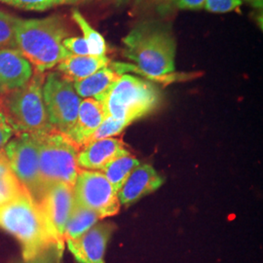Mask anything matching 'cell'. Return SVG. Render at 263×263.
I'll list each match as a JSON object with an SVG mask.
<instances>
[{"label":"cell","mask_w":263,"mask_h":263,"mask_svg":"<svg viewBox=\"0 0 263 263\" xmlns=\"http://www.w3.org/2000/svg\"><path fill=\"white\" fill-rule=\"evenodd\" d=\"M123 56L134 63H113L121 74L137 72L156 81L172 79L176 70L177 41L166 23L147 20L139 23L122 39Z\"/></svg>","instance_id":"cell-1"},{"label":"cell","mask_w":263,"mask_h":263,"mask_svg":"<svg viewBox=\"0 0 263 263\" xmlns=\"http://www.w3.org/2000/svg\"><path fill=\"white\" fill-rule=\"evenodd\" d=\"M69 37L65 20L60 16L41 19H20L16 23L17 49L35 71L44 73L71 54L64 47Z\"/></svg>","instance_id":"cell-2"},{"label":"cell","mask_w":263,"mask_h":263,"mask_svg":"<svg viewBox=\"0 0 263 263\" xmlns=\"http://www.w3.org/2000/svg\"><path fill=\"white\" fill-rule=\"evenodd\" d=\"M0 228L14 236L22 246L23 259L28 260L58 244L37 202L26 193L0 207Z\"/></svg>","instance_id":"cell-3"},{"label":"cell","mask_w":263,"mask_h":263,"mask_svg":"<svg viewBox=\"0 0 263 263\" xmlns=\"http://www.w3.org/2000/svg\"><path fill=\"white\" fill-rule=\"evenodd\" d=\"M44 79V73L35 71L27 84L3 95L0 105L15 135L27 133L41 136L55 130L43 101Z\"/></svg>","instance_id":"cell-4"},{"label":"cell","mask_w":263,"mask_h":263,"mask_svg":"<svg viewBox=\"0 0 263 263\" xmlns=\"http://www.w3.org/2000/svg\"><path fill=\"white\" fill-rule=\"evenodd\" d=\"M106 116L130 126L157 109L161 103L159 89L149 81L125 73L100 101Z\"/></svg>","instance_id":"cell-5"},{"label":"cell","mask_w":263,"mask_h":263,"mask_svg":"<svg viewBox=\"0 0 263 263\" xmlns=\"http://www.w3.org/2000/svg\"><path fill=\"white\" fill-rule=\"evenodd\" d=\"M38 141L39 169L45 185L63 182L74 185L79 167V148L63 133L53 130L35 136Z\"/></svg>","instance_id":"cell-6"},{"label":"cell","mask_w":263,"mask_h":263,"mask_svg":"<svg viewBox=\"0 0 263 263\" xmlns=\"http://www.w3.org/2000/svg\"><path fill=\"white\" fill-rule=\"evenodd\" d=\"M42 93L50 124L56 131L68 136L76 125L82 101L73 82L58 71L50 72L45 76Z\"/></svg>","instance_id":"cell-7"},{"label":"cell","mask_w":263,"mask_h":263,"mask_svg":"<svg viewBox=\"0 0 263 263\" xmlns=\"http://www.w3.org/2000/svg\"><path fill=\"white\" fill-rule=\"evenodd\" d=\"M3 149L13 173L38 203L47 186L39 169L36 137L27 133L16 135V138L10 140Z\"/></svg>","instance_id":"cell-8"},{"label":"cell","mask_w":263,"mask_h":263,"mask_svg":"<svg viewBox=\"0 0 263 263\" xmlns=\"http://www.w3.org/2000/svg\"><path fill=\"white\" fill-rule=\"evenodd\" d=\"M73 197L74 204L93 211L100 219L117 215L121 208L118 193L101 171L79 170Z\"/></svg>","instance_id":"cell-9"},{"label":"cell","mask_w":263,"mask_h":263,"mask_svg":"<svg viewBox=\"0 0 263 263\" xmlns=\"http://www.w3.org/2000/svg\"><path fill=\"white\" fill-rule=\"evenodd\" d=\"M57 243L65 246V230L74 206L73 186L57 182L49 184L38 202Z\"/></svg>","instance_id":"cell-10"},{"label":"cell","mask_w":263,"mask_h":263,"mask_svg":"<svg viewBox=\"0 0 263 263\" xmlns=\"http://www.w3.org/2000/svg\"><path fill=\"white\" fill-rule=\"evenodd\" d=\"M113 229L111 223H97L79 238L66 240L67 248L79 263H105V250Z\"/></svg>","instance_id":"cell-11"},{"label":"cell","mask_w":263,"mask_h":263,"mask_svg":"<svg viewBox=\"0 0 263 263\" xmlns=\"http://www.w3.org/2000/svg\"><path fill=\"white\" fill-rule=\"evenodd\" d=\"M131 154L121 139L108 138L87 143L78 152L77 164L79 169L102 171L118 157Z\"/></svg>","instance_id":"cell-12"},{"label":"cell","mask_w":263,"mask_h":263,"mask_svg":"<svg viewBox=\"0 0 263 263\" xmlns=\"http://www.w3.org/2000/svg\"><path fill=\"white\" fill-rule=\"evenodd\" d=\"M164 183V179L149 164H140L134 170L118 192L121 206L128 207L152 192Z\"/></svg>","instance_id":"cell-13"},{"label":"cell","mask_w":263,"mask_h":263,"mask_svg":"<svg viewBox=\"0 0 263 263\" xmlns=\"http://www.w3.org/2000/svg\"><path fill=\"white\" fill-rule=\"evenodd\" d=\"M32 76V66L18 49H0V95L23 87Z\"/></svg>","instance_id":"cell-14"},{"label":"cell","mask_w":263,"mask_h":263,"mask_svg":"<svg viewBox=\"0 0 263 263\" xmlns=\"http://www.w3.org/2000/svg\"><path fill=\"white\" fill-rule=\"evenodd\" d=\"M106 117L104 105L92 98L81 101L76 125L67 136L76 146L82 148L89 143L92 137Z\"/></svg>","instance_id":"cell-15"},{"label":"cell","mask_w":263,"mask_h":263,"mask_svg":"<svg viewBox=\"0 0 263 263\" xmlns=\"http://www.w3.org/2000/svg\"><path fill=\"white\" fill-rule=\"evenodd\" d=\"M110 63L111 60L106 56L70 55L57 66V70L71 82H76L94 74Z\"/></svg>","instance_id":"cell-16"},{"label":"cell","mask_w":263,"mask_h":263,"mask_svg":"<svg viewBox=\"0 0 263 263\" xmlns=\"http://www.w3.org/2000/svg\"><path fill=\"white\" fill-rule=\"evenodd\" d=\"M121 76L110 63L109 66L98 70L94 74L73 82V87L80 98H92L100 102Z\"/></svg>","instance_id":"cell-17"},{"label":"cell","mask_w":263,"mask_h":263,"mask_svg":"<svg viewBox=\"0 0 263 263\" xmlns=\"http://www.w3.org/2000/svg\"><path fill=\"white\" fill-rule=\"evenodd\" d=\"M28 193L10 167L5 151L0 149V207Z\"/></svg>","instance_id":"cell-18"},{"label":"cell","mask_w":263,"mask_h":263,"mask_svg":"<svg viewBox=\"0 0 263 263\" xmlns=\"http://www.w3.org/2000/svg\"><path fill=\"white\" fill-rule=\"evenodd\" d=\"M140 161L134 155L128 154L118 157L108 163L101 172L118 193L132 172L140 165Z\"/></svg>","instance_id":"cell-19"},{"label":"cell","mask_w":263,"mask_h":263,"mask_svg":"<svg viewBox=\"0 0 263 263\" xmlns=\"http://www.w3.org/2000/svg\"><path fill=\"white\" fill-rule=\"evenodd\" d=\"M99 220L100 217L95 212L74 204L66 223L65 242L66 240H73L83 235L85 232L97 224Z\"/></svg>","instance_id":"cell-20"},{"label":"cell","mask_w":263,"mask_h":263,"mask_svg":"<svg viewBox=\"0 0 263 263\" xmlns=\"http://www.w3.org/2000/svg\"><path fill=\"white\" fill-rule=\"evenodd\" d=\"M71 17L83 33V38L88 44L90 55L105 56L107 52V45L104 36L88 23L79 10H73Z\"/></svg>","instance_id":"cell-21"},{"label":"cell","mask_w":263,"mask_h":263,"mask_svg":"<svg viewBox=\"0 0 263 263\" xmlns=\"http://www.w3.org/2000/svg\"><path fill=\"white\" fill-rule=\"evenodd\" d=\"M17 17L0 11V49H17Z\"/></svg>","instance_id":"cell-22"},{"label":"cell","mask_w":263,"mask_h":263,"mask_svg":"<svg viewBox=\"0 0 263 263\" xmlns=\"http://www.w3.org/2000/svg\"><path fill=\"white\" fill-rule=\"evenodd\" d=\"M0 2L28 11H45L66 4L64 0H0Z\"/></svg>","instance_id":"cell-23"},{"label":"cell","mask_w":263,"mask_h":263,"mask_svg":"<svg viewBox=\"0 0 263 263\" xmlns=\"http://www.w3.org/2000/svg\"><path fill=\"white\" fill-rule=\"evenodd\" d=\"M127 127L128 126L125 123L115 120L109 116H106L103 123L101 124V126L97 129V131L95 132L91 141L114 138L120 135Z\"/></svg>","instance_id":"cell-24"},{"label":"cell","mask_w":263,"mask_h":263,"mask_svg":"<svg viewBox=\"0 0 263 263\" xmlns=\"http://www.w3.org/2000/svg\"><path fill=\"white\" fill-rule=\"evenodd\" d=\"M64 252V248H61L57 245H52L43 252L37 254L35 257L17 263H60Z\"/></svg>","instance_id":"cell-25"},{"label":"cell","mask_w":263,"mask_h":263,"mask_svg":"<svg viewBox=\"0 0 263 263\" xmlns=\"http://www.w3.org/2000/svg\"><path fill=\"white\" fill-rule=\"evenodd\" d=\"M243 4V0H206L204 9L214 14H224L238 9Z\"/></svg>","instance_id":"cell-26"},{"label":"cell","mask_w":263,"mask_h":263,"mask_svg":"<svg viewBox=\"0 0 263 263\" xmlns=\"http://www.w3.org/2000/svg\"><path fill=\"white\" fill-rule=\"evenodd\" d=\"M64 47L71 54L76 56H88L90 55V51L88 44L83 36H74L67 37L63 42Z\"/></svg>","instance_id":"cell-27"},{"label":"cell","mask_w":263,"mask_h":263,"mask_svg":"<svg viewBox=\"0 0 263 263\" xmlns=\"http://www.w3.org/2000/svg\"><path fill=\"white\" fill-rule=\"evenodd\" d=\"M15 132L10 126L6 115L0 105V149L3 148L8 143V141L13 138Z\"/></svg>","instance_id":"cell-28"},{"label":"cell","mask_w":263,"mask_h":263,"mask_svg":"<svg viewBox=\"0 0 263 263\" xmlns=\"http://www.w3.org/2000/svg\"><path fill=\"white\" fill-rule=\"evenodd\" d=\"M206 0H173L171 3L172 8L179 10H201L204 9Z\"/></svg>","instance_id":"cell-29"},{"label":"cell","mask_w":263,"mask_h":263,"mask_svg":"<svg viewBox=\"0 0 263 263\" xmlns=\"http://www.w3.org/2000/svg\"><path fill=\"white\" fill-rule=\"evenodd\" d=\"M173 0H136V4L138 5H145V4H151L157 6L159 10L166 12L170 9L171 3Z\"/></svg>","instance_id":"cell-30"},{"label":"cell","mask_w":263,"mask_h":263,"mask_svg":"<svg viewBox=\"0 0 263 263\" xmlns=\"http://www.w3.org/2000/svg\"><path fill=\"white\" fill-rule=\"evenodd\" d=\"M243 2H247L253 7L261 9L262 8L263 0H243Z\"/></svg>","instance_id":"cell-31"},{"label":"cell","mask_w":263,"mask_h":263,"mask_svg":"<svg viewBox=\"0 0 263 263\" xmlns=\"http://www.w3.org/2000/svg\"><path fill=\"white\" fill-rule=\"evenodd\" d=\"M66 4H71V3H77V2H81V1H85V0H64Z\"/></svg>","instance_id":"cell-32"}]
</instances>
